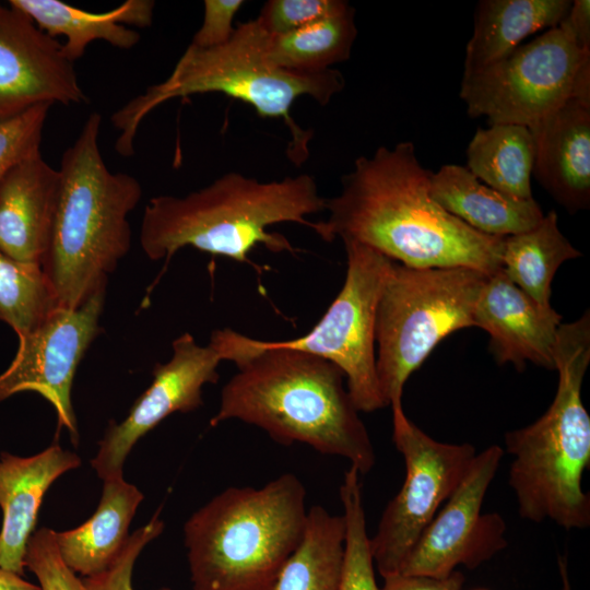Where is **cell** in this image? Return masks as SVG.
Here are the masks:
<instances>
[{
  "label": "cell",
  "mask_w": 590,
  "mask_h": 590,
  "mask_svg": "<svg viewBox=\"0 0 590 590\" xmlns=\"http://www.w3.org/2000/svg\"><path fill=\"white\" fill-rule=\"evenodd\" d=\"M432 175L412 142L379 146L354 161L314 231L324 241H357L405 267L500 270L504 238L473 229L436 203Z\"/></svg>",
  "instance_id": "1"
},
{
  "label": "cell",
  "mask_w": 590,
  "mask_h": 590,
  "mask_svg": "<svg viewBox=\"0 0 590 590\" xmlns=\"http://www.w3.org/2000/svg\"><path fill=\"white\" fill-rule=\"evenodd\" d=\"M210 343L223 361L237 367L222 388L211 426L238 420L263 429L283 446L300 442L322 455L342 457L361 475L373 469V442L337 365L231 328L213 330Z\"/></svg>",
  "instance_id": "2"
},
{
  "label": "cell",
  "mask_w": 590,
  "mask_h": 590,
  "mask_svg": "<svg viewBox=\"0 0 590 590\" xmlns=\"http://www.w3.org/2000/svg\"><path fill=\"white\" fill-rule=\"evenodd\" d=\"M326 210L312 176L300 174L260 181L229 172L186 196L161 194L144 208L140 245L152 261L170 258L186 246L247 262L259 244L294 252L287 238L268 227L298 223L315 229L308 215Z\"/></svg>",
  "instance_id": "3"
},
{
  "label": "cell",
  "mask_w": 590,
  "mask_h": 590,
  "mask_svg": "<svg viewBox=\"0 0 590 590\" xmlns=\"http://www.w3.org/2000/svg\"><path fill=\"white\" fill-rule=\"evenodd\" d=\"M101 125V115L92 113L58 168V198L40 266L60 308L75 309L106 286L131 247L128 216L142 188L135 177L106 166Z\"/></svg>",
  "instance_id": "4"
},
{
  "label": "cell",
  "mask_w": 590,
  "mask_h": 590,
  "mask_svg": "<svg viewBox=\"0 0 590 590\" xmlns=\"http://www.w3.org/2000/svg\"><path fill=\"white\" fill-rule=\"evenodd\" d=\"M590 363V312L560 323L554 364L558 384L547 411L534 423L505 435L512 457L508 483L521 518L552 520L570 529L590 526V495L582 489L590 467V416L581 387Z\"/></svg>",
  "instance_id": "5"
},
{
  "label": "cell",
  "mask_w": 590,
  "mask_h": 590,
  "mask_svg": "<svg viewBox=\"0 0 590 590\" xmlns=\"http://www.w3.org/2000/svg\"><path fill=\"white\" fill-rule=\"evenodd\" d=\"M268 32L255 20L240 23L232 38L213 48L189 45L166 80L149 86L111 116L120 132L115 142L121 156L134 153V140L143 119L167 101L194 94L222 93L253 107L262 118H281L292 134L290 156L302 163L308 155L311 132L292 118L291 108L302 96L327 105L345 86L337 69L307 73L269 63L264 54Z\"/></svg>",
  "instance_id": "6"
},
{
  "label": "cell",
  "mask_w": 590,
  "mask_h": 590,
  "mask_svg": "<svg viewBox=\"0 0 590 590\" xmlns=\"http://www.w3.org/2000/svg\"><path fill=\"white\" fill-rule=\"evenodd\" d=\"M307 511L306 488L291 472L215 495L184 526L193 590H273Z\"/></svg>",
  "instance_id": "7"
},
{
  "label": "cell",
  "mask_w": 590,
  "mask_h": 590,
  "mask_svg": "<svg viewBox=\"0 0 590 590\" xmlns=\"http://www.w3.org/2000/svg\"><path fill=\"white\" fill-rule=\"evenodd\" d=\"M488 276L465 267L394 262L375 319L376 373L387 405L402 406L408 378L441 340L474 327L475 305Z\"/></svg>",
  "instance_id": "8"
},
{
  "label": "cell",
  "mask_w": 590,
  "mask_h": 590,
  "mask_svg": "<svg viewBox=\"0 0 590 590\" xmlns=\"http://www.w3.org/2000/svg\"><path fill=\"white\" fill-rule=\"evenodd\" d=\"M460 97L472 118L530 129L571 98L590 102V51L559 23L504 59L463 75Z\"/></svg>",
  "instance_id": "9"
},
{
  "label": "cell",
  "mask_w": 590,
  "mask_h": 590,
  "mask_svg": "<svg viewBox=\"0 0 590 590\" xmlns=\"http://www.w3.org/2000/svg\"><path fill=\"white\" fill-rule=\"evenodd\" d=\"M343 244L344 283L318 323L303 337L268 343L333 363L343 371L357 411L374 412L388 406L376 373L375 319L394 261L361 243L346 240Z\"/></svg>",
  "instance_id": "10"
},
{
  "label": "cell",
  "mask_w": 590,
  "mask_h": 590,
  "mask_svg": "<svg viewBox=\"0 0 590 590\" xmlns=\"http://www.w3.org/2000/svg\"><path fill=\"white\" fill-rule=\"evenodd\" d=\"M392 440L405 463V479L385 508L370 538L374 565L381 577L399 573L439 507L467 474L474 457L471 444L440 442L392 409Z\"/></svg>",
  "instance_id": "11"
},
{
  "label": "cell",
  "mask_w": 590,
  "mask_h": 590,
  "mask_svg": "<svg viewBox=\"0 0 590 590\" xmlns=\"http://www.w3.org/2000/svg\"><path fill=\"white\" fill-rule=\"evenodd\" d=\"M106 287L97 288L75 309L57 308L34 331L20 337L14 359L0 374V402L19 392L40 394L54 406L58 428L64 427L74 445L79 429L71 400L73 379L102 332Z\"/></svg>",
  "instance_id": "12"
},
{
  "label": "cell",
  "mask_w": 590,
  "mask_h": 590,
  "mask_svg": "<svg viewBox=\"0 0 590 590\" xmlns=\"http://www.w3.org/2000/svg\"><path fill=\"white\" fill-rule=\"evenodd\" d=\"M504 449L497 445L476 453L461 483L435 515L399 573L434 578L450 576L456 567L476 568L507 545L506 523L497 512L482 514Z\"/></svg>",
  "instance_id": "13"
},
{
  "label": "cell",
  "mask_w": 590,
  "mask_h": 590,
  "mask_svg": "<svg viewBox=\"0 0 590 590\" xmlns=\"http://www.w3.org/2000/svg\"><path fill=\"white\" fill-rule=\"evenodd\" d=\"M172 349L168 362L155 364L151 385L125 420L111 421L99 441L91 465L103 481L122 476L123 463L141 437L175 412L199 409L203 386L219 381L217 368L223 359L211 343L200 345L185 332L173 341Z\"/></svg>",
  "instance_id": "14"
},
{
  "label": "cell",
  "mask_w": 590,
  "mask_h": 590,
  "mask_svg": "<svg viewBox=\"0 0 590 590\" xmlns=\"http://www.w3.org/2000/svg\"><path fill=\"white\" fill-rule=\"evenodd\" d=\"M87 97L62 43L25 13L0 2V118L38 104H82Z\"/></svg>",
  "instance_id": "15"
},
{
  "label": "cell",
  "mask_w": 590,
  "mask_h": 590,
  "mask_svg": "<svg viewBox=\"0 0 590 590\" xmlns=\"http://www.w3.org/2000/svg\"><path fill=\"white\" fill-rule=\"evenodd\" d=\"M474 327L489 335V349L500 365L522 370L528 362L555 369L554 351L562 316L538 304L500 270L491 274L474 309Z\"/></svg>",
  "instance_id": "16"
},
{
  "label": "cell",
  "mask_w": 590,
  "mask_h": 590,
  "mask_svg": "<svg viewBox=\"0 0 590 590\" xmlns=\"http://www.w3.org/2000/svg\"><path fill=\"white\" fill-rule=\"evenodd\" d=\"M532 176L566 211L590 205V102L571 98L530 128Z\"/></svg>",
  "instance_id": "17"
},
{
  "label": "cell",
  "mask_w": 590,
  "mask_h": 590,
  "mask_svg": "<svg viewBox=\"0 0 590 590\" xmlns=\"http://www.w3.org/2000/svg\"><path fill=\"white\" fill-rule=\"evenodd\" d=\"M80 464L78 455L57 442L31 457L0 453V568L23 576L26 546L46 492Z\"/></svg>",
  "instance_id": "18"
},
{
  "label": "cell",
  "mask_w": 590,
  "mask_h": 590,
  "mask_svg": "<svg viewBox=\"0 0 590 590\" xmlns=\"http://www.w3.org/2000/svg\"><path fill=\"white\" fill-rule=\"evenodd\" d=\"M59 170L40 153L14 166L0 181V251L42 263L59 191Z\"/></svg>",
  "instance_id": "19"
},
{
  "label": "cell",
  "mask_w": 590,
  "mask_h": 590,
  "mask_svg": "<svg viewBox=\"0 0 590 590\" xmlns=\"http://www.w3.org/2000/svg\"><path fill=\"white\" fill-rule=\"evenodd\" d=\"M9 5L25 13L49 36H63V52L75 62L96 40L119 49L133 48L140 42V34L130 26H151L155 2L127 0L102 13L81 10L60 0H10Z\"/></svg>",
  "instance_id": "20"
},
{
  "label": "cell",
  "mask_w": 590,
  "mask_h": 590,
  "mask_svg": "<svg viewBox=\"0 0 590 590\" xmlns=\"http://www.w3.org/2000/svg\"><path fill=\"white\" fill-rule=\"evenodd\" d=\"M430 197L445 211L494 237L512 236L538 225L544 216L532 199L507 196L480 181L465 166L444 165L433 173Z\"/></svg>",
  "instance_id": "21"
},
{
  "label": "cell",
  "mask_w": 590,
  "mask_h": 590,
  "mask_svg": "<svg viewBox=\"0 0 590 590\" xmlns=\"http://www.w3.org/2000/svg\"><path fill=\"white\" fill-rule=\"evenodd\" d=\"M143 498L123 476L105 480L92 517L74 529L55 532L66 565L83 578L105 570L130 536L129 526Z\"/></svg>",
  "instance_id": "22"
},
{
  "label": "cell",
  "mask_w": 590,
  "mask_h": 590,
  "mask_svg": "<svg viewBox=\"0 0 590 590\" xmlns=\"http://www.w3.org/2000/svg\"><path fill=\"white\" fill-rule=\"evenodd\" d=\"M570 0H482L465 48L463 75L497 62L531 35L556 27Z\"/></svg>",
  "instance_id": "23"
},
{
  "label": "cell",
  "mask_w": 590,
  "mask_h": 590,
  "mask_svg": "<svg viewBox=\"0 0 590 590\" xmlns=\"http://www.w3.org/2000/svg\"><path fill=\"white\" fill-rule=\"evenodd\" d=\"M581 256L560 232L552 210L531 229L504 237L502 271L538 304L550 307L556 271L565 261Z\"/></svg>",
  "instance_id": "24"
},
{
  "label": "cell",
  "mask_w": 590,
  "mask_h": 590,
  "mask_svg": "<svg viewBox=\"0 0 590 590\" xmlns=\"http://www.w3.org/2000/svg\"><path fill=\"white\" fill-rule=\"evenodd\" d=\"M467 168L483 184L507 196L532 199L534 141L530 129L489 123L477 129L467 149Z\"/></svg>",
  "instance_id": "25"
},
{
  "label": "cell",
  "mask_w": 590,
  "mask_h": 590,
  "mask_svg": "<svg viewBox=\"0 0 590 590\" xmlns=\"http://www.w3.org/2000/svg\"><path fill=\"white\" fill-rule=\"evenodd\" d=\"M344 546L343 515L311 506L302 541L283 566L273 590H340Z\"/></svg>",
  "instance_id": "26"
},
{
  "label": "cell",
  "mask_w": 590,
  "mask_h": 590,
  "mask_svg": "<svg viewBox=\"0 0 590 590\" xmlns=\"http://www.w3.org/2000/svg\"><path fill=\"white\" fill-rule=\"evenodd\" d=\"M355 9L324 17L296 31L267 35L264 54L272 66L296 72H322L351 56L357 36Z\"/></svg>",
  "instance_id": "27"
},
{
  "label": "cell",
  "mask_w": 590,
  "mask_h": 590,
  "mask_svg": "<svg viewBox=\"0 0 590 590\" xmlns=\"http://www.w3.org/2000/svg\"><path fill=\"white\" fill-rule=\"evenodd\" d=\"M59 308L38 263L22 262L0 251V320L23 337Z\"/></svg>",
  "instance_id": "28"
},
{
  "label": "cell",
  "mask_w": 590,
  "mask_h": 590,
  "mask_svg": "<svg viewBox=\"0 0 590 590\" xmlns=\"http://www.w3.org/2000/svg\"><path fill=\"white\" fill-rule=\"evenodd\" d=\"M345 521L344 564L340 590H380L367 533L359 472L350 465L339 488Z\"/></svg>",
  "instance_id": "29"
},
{
  "label": "cell",
  "mask_w": 590,
  "mask_h": 590,
  "mask_svg": "<svg viewBox=\"0 0 590 590\" xmlns=\"http://www.w3.org/2000/svg\"><path fill=\"white\" fill-rule=\"evenodd\" d=\"M51 106L38 104L0 118V181L14 166L40 153L43 130Z\"/></svg>",
  "instance_id": "30"
},
{
  "label": "cell",
  "mask_w": 590,
  "mask_h": 590,
  "mask_svg": "<svg viewBox=\"0 0 590 590\" xmlns=\"http://www.w3.org/2000/svg\"><path fill=\"white\" fill-rule=\"evenodd\" d=\"M24 565L36 576L40 590H87L82 578L62 560L55 531L49 528H40L31 535Z\"/></svg>",
  "instance_id": "31"
},
{
  "label": "cell",
  "mask_w": 590,
  "mask_h": 590,
  "mask_svg": "<svg viewBox=\"0 0 590 590\" xmlns=\"http://www.w3.org/2000/svg\"><path fill=\"white\" fill-rule=\"evenodd\" d=\"M349 5L343 0H270L257 21L269 34L280 35L340 13Z\"/></svg>",
  "instance_id": "32"
},
{
  "label": "cell",
  "mask_w": 590,
  "mask_h": 590,
  "mask_svg": "<svg viewBox=\"0 0 590 590\" xmlns=\"http://www.w3.org/2000/svg\"><path fill=\"white\" fill-rule=\"evenodd\" d=\"M165 523L156 512L133 532L114 562L103 571L82 578L87 590H133L132 571L142 550L163 533ZM169 590V589H162Z\"/></svg>",
  "instance_id": "33"
},
{
  "label": "cell",
  "mask_w": 590,
  "mask_h": 590,
  "mask_svg": "<svg viewBox=\"0 0 590 590\" xmlns=\"http://www.w3.org/2000/svg\"><path fill=\"white\" fill-rule=\"evenodd\" d=\"M244 4L241 0H205L202 24L190 44L199 48L226 44L235 32L234 20Z\"/></svg>",
  "instance_id": "34"
},
{
  "label": "cell",
  "mask_w": 590,
  "mask_h": 590,
  "mask_svg": "<svg viewBox=\"0 0 590 590\" xmlns=\"http://www.w3.org/2000/svg\"><path fill=\"white\" fill-rule=\"evenodd\" d=\"M384 578L380 590H461L464 577L455 570L446 578L396 573Z\"/></svg>",
  "instance_id": "35"
},
{
  "label": "cell",
  "mask_w": 590,
  "mask_h": 590,
  "mask_svg": "<svg viewBox=\"0 0 590 590\" xmlns=\"http://www.w3.org/2000/svg\"><path fill=\"white\" fill-rule=\"evenodd\" d=\"M571 33L579 47L590 51V1L575 0L560 22Z\"/></svg>",
  "instance_id": "36"
},
{
  "label": "cell",
  "mask_w": 590,
  "mask_h": 590,
  "mask_svg": "<svg viewBox=\"0 0 590 590\" xmlns=\"http://www.w3.org/2000/svg\"><path fill=\"white\" fill-rule=\"evenodd\" d=\"M0 590H40L21 575L0 568Z\"/></svg>",
  "instance_id": "37"
},
{
  "label": "cell",
  "mask_w": 590,
  "mask_h": 590,
  "mask_svg": "<svg viewBox=\"0 0 590 590\" xmlns=\"http://www.w3.org/2000/svg\"><path fill=\"white\" fill-rule=\"evenodd\" d=\"M558 569H559L562 583H563L562 590H571L569 577H568L567 560L563 556H558Z\"/></svg>",
  "instance_id": "38"
}]
</instances>
